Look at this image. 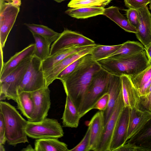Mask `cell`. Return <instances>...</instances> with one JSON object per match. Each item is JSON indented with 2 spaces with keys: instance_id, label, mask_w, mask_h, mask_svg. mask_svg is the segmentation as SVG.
Listing matches in <instances>:
<instances>
[{
  "instance_id": "6da1fadb",
  "label": "cell",
  "mask_w": 151,
  "mask_h": 151,
  "mask_svg": "<svg viewBox=\"0 0 151 151\" xmlns=\"http://www.w3.org/2000/svg\"><path fill=\"white\" fill-rule=\"evenodd\" d=\"M102 68L97 62L93 60L91 53L87 54L77 68L61 81L66 96L78 110L94 75Z\"/></svg>"
},
{
  "instance_id": "7a4b0ae2",
  "label": "cell",
  "mask_w": 151,
  "mask_h": 151,
  "mask_svg": "<svg viewBox=\"0 0 151 151\" xmlns=\"http://www.w3.org/2000/svg\"><path fill=\"white\" fill-rule=\"evenodd\" d=\"M97 62L110 74L120 76H135L150 63L145 50L131 55L115 58H107Z\"/></svg>"
},
{
  "instance_id": "3957f363",
  "label": "cell",
  "mask_w": 151,
  "mask_h": 151,
  "mask_svg": "<svg viewBox=\"0 0 151 151\" xmlns=\"http://www.w3.org/2000/svg\"><path fill=\"white\" fill-rule=\"evenodd\" d=\"M0 113L4 118L6 137L8 144L15 146L29 142L25 128L28 121L24 119L16 108L8 102L1 101Z\"/></svg>"
},
{
  "instance_id": "277c9868",
  "label": "cell",
  "mask_w": 151,
  "mask_h": 151,
  "mask_svg": "<svg viewBox=\"0 0 151 151\" xmlns=\"http://www.w3.org/2000/svg\"><path fill=\"white\" fill-rule=\"evenodd\" d=\"M109 75L102 68L94 75L78 110L82 117L92 109L98 100L108 92Z\"/></svg>"
},
{
  "instance_id": "5b68a950",
  "label": "cell",
  "mask_w": 151,
  "mask_h": 151,
  "mask_svg": "<svg viewBox=\"0 0 151 151\" xmlns=\"http://www.w3.org/2000/svg\"><path fill=\"white\" fill-rule=\"evenodd\" d=\"M25 131L27 136L36 139H58L64 134L62 127L57 119L47 117L37 122L28 121Z\"/></svg>"
},
{
  "instance_id": "8992f818",
  "label": "cell",
  "mask_w": 151,
  "mask_h": 151,
  "mask_svg": "<svg viewBox=\"0 0 151 151\" xmlns=\"http://www.w3.org/2000/svg\"><path fill=\"white\" fill-rule=\"evenodd\" d=\"M42 60L33 55L17 90L18 95L23 91L32 92L46 88Z\"/></svg>"
},
{
  "instance_id": "52a82bcc",
  "label": "cell",
  "mask_w": 151,
  "mask_h": 151,
  "mask_svg": "<svg viewBox=\"0 0 151 151\" xmlns=\"http://www.w3.org/2000/svg\"><path fill=\"white\" fill-rule=\"evenodd\" d=\"M32 56L23 62L3 80L0 81V100L12 99L16 101L17 90Z\"/></svg>"
},
{
  "instance_id": "ba28073f",
  "label": "cell",
  "mask_w": 151,
  "mask_h": 151,
  "mask_svg": "<svg viewBox=\"0 0 151 151\" xmlns=\"http://www.w3.org/2000/svg\"><path fill=\"white\" fill-rule=\"evenodd\" d=\"M92 40L77 32L65 29L51 45L50 55L62 49L73 47L87 46L96 44Z\"/></svg>"
},
{
  "instance_id": "9c48e42d",
  "label": "cell",
  "mask_w": 151,
  "mask_h": 151,
  "mask_svg": "<svg viewBox=\"0 0 151 151\" xmlns=\"http://www.w3.org/2000/svg\"><path fill=\"white\" fill-rule=\"evenodd\" d=\"M19 7L11 3L0 1V42L3 48L8 35L16 21Z\"/></svg>"
},
{
  "instance_id": "30bf717a",
  "label": "cell",
  "mask_w": 151,
  "mask_h": 151,
  "mask_svg": "<svg viewBox=\"0 0 151 151\" xmlns=\"http://www.w3.org/2000/svg\"><path fill=\"white\" fill-rule=\"evenodd\" d=\"M124 106L122 92L118 99L113 111L104 126L101 140L95 151H109L113 134L118 119Z\"/></svg>"
},
{
  "instance_id": "8fae6325",
  "label": "cell",
  "mask_w": 151,
  "mask_h": 151,
  "mask_svg": "<svg viewBox=\"0 0 151 151\" xmlns=\"http://www.w3.org/2000/svg\"><path fill=\"white\" fill-rule=\"evenodd\" d=\"M125 144L131 146L137 151H151V113Z\"/></svg>"
},
{
  "instance_id": "7c38bea8",
  "label": "cell",
  "mask_w": 151,
  "mask_h": 151,
  "mask_svg": "<svg viewBox=\"0 0 151 151\" xmlns=\"http://www.w3.org/2000/svg\"><path fill=\"white\" fill-rule=\"evenodd\" d=\"M130 110L127 106H124L122 109L113 134L109 151H115L127 142Z\"/></svg>"
},
{
  "instance_id": "4fadbf2b",
  "label": "cell",
  "mask_w": 151,
  "mask_h": 151,
  "mask_svg": "<svg viewBox=\"0 0 151 151\" xmlns=\"http://www.w3.org/2000/svg\"><path fill=\"white\" fill-rule=\"evenodd\" d=\"M34 103V110L30 122L40 121L48 115L50 107V90L48 87L31 92Z\"/></svg>"
},
{
  "instance_id": "5bb4252c",
  "label": "cell",
  "mask_w": 151,
  "mask_h": 151,
  "mask_svg": "<svg viewBox=\"0 0 151 151\" xmlns=\"http://www.w3.org/2000/svg\"><path fill=\"white\" fill-rule=\"evenodd\" d=\"M96 45H91L84 50L69 55L49 69L44 71L46 88L48 87L57 79L59 74L68 65L77 59L91 53Z\"/></svg>"
},
{
  "instance_id": "9a60e30c",
  "label": "cell",
  "mask_w": 151,
  "mask_h": 151,
  "mask_svg": "<svg viewBox=\"0 0 151 151\" xmlns=\"http://www.w3.org/2000/svg\"><path fill=\"white\" fill-rule=\"evenodd\" d=\"M122 92V83L121 76L110 74L108 93L109 101L106 109L103 111L104 126L108 121L115 107L118 99Z\"/></svg>"
},
{
  "instance_id": "2e32d148",
  "label": "cell",
  "mask_w": 151,
  "mask_h": 151,
  "mask_svg": "<svg viewBox=\"0 0 151 151\" xmlns=\"http://www.w3.org/2000/svg\"><path fill=\"white\" fill-rule=\"evenodd\" d=\"M138 9L139 23L135 34L137 39L145 47L151 42V14L147 6Z\"/></svg>"
},
{
  "instance_id": "e0dca14e",
  "label": "cell",
  "mask_w": 151,
  "mask_h": 151,
  "mask_svg": "<svg viewBox=\"0 0 151 151\" xmlns=\"http://www.w3.org/2000/svg\"><path fill=\"white\" fill-rule=\"evenodd\" d=\"M35 43L31 44L22 50L16 52L5 63L0 73V81L3 80L25 60L33 55Z\"/></svg>"
},
{
  "instance_id": "ac0fdd59",
  "label": "cell",
  "mask_w": 151,
  "mask_h": 151,
  "mask_svg": "<svg viewBox=\"0 0 151 151\" xmlns=\"http://www.w3.org/2000/svg\"><path fill=\"white\" fill-rule=\"evenodd\" d=\"M90 139L89 150L95 151L101 140L104 127V112L100 110L93 116L89 122Z\"/></svg>"
},
{
  "instance_id": "d6986e66",
  "label": "cell",
  "mask_w": 151,
  "mask_h": 151,
  "mask_svg": "<svg viewBox=\"0 0 151 151\" xmlns=\"http://www.w3.org/2000/svg\"><path fill=\"white\" fill-rule=\"evenodd\" d=\"M122 92L124 106L132 109L136 107L139 96L137 89L133 84L130 76H121Z\"/></svg>"
},
{
  "instance_id": "ffe728a7",
  "label": "cell",
  "mask_w": 151,
  "mask_h": 151,
  "mask_svg": "<svg viewBox=\"0 0 151 151\" xmlns=\"http://www.w3.org/2000/svg\"><path fill=\"white\" fill-rule=\"evenodd\" d=\"M91 45L78 46L64 48L50 55L42 60V66L43 70L44 72L47 70L69 55L84 50Z\"/></svg>"
},
{
  "instance_id": "44dd1931",
  "label": "cell",
  "mask_w": 151,
  "mask_h": 151,
  "mask_svg": "<svg viewBox=\"0 0 151 151\" xmlns=\"http://www.w3.org/2000/svg\"><path fill=\"white\" fill-rule=\"evenodd\" d=\"M82 117L69 97L66 96L64 110L61 118L62 127L77 128Z\"/></svg>"
},
{
  "instance_id": "7402d4cb",
  "label": "cell",
  "mask_w": 151,
  "mask_h": 151,
  "mask_svg": "<svg viewBox=\"0 0 151 151\" xmlns=\"http://www.w3.org/2000/svg\"><path fill=\"white\" fill-rule=\"evenodd\" d=\"M103 15L114 21L125 31L135 34L137 32V29L120 12L118 7L111 6L105 8Z\"/></svg>"
},
{
  "instance_id": "603a6c76",
  "label": "cell",
  "mask_w": 151,
  "mask_h": 151,
  "mask_svg": "<svg viewBox=\"0 0 151 151\" xmlns=\"http://www.w3.org/2000/svg\"><path fill=\"white\" fill-rule=\"evenodd\" d=\"M35 151H67V145L55 138L37 139L35 143Z\"/></svg>"
},
{
  "instance_id": "cb8c5ba5",
  "label": "cell",
  "mask_w": 151,
  "mask_h": 151,
  "mask_svg": "<svg viewBox=\"0 0 151 151\" xmlns=\"http://www.w3.org/2000/svg\"><path fill=\"white\" fill-rule=\"evenodd\" d=\"M22 114L30 121L34 110V103L31 92L23 91L19 93L15 101Z\"/></svg>"
},
{
  "instance_id": "d4e9b609",
  "label": "cell",
  "mask_w": 151,
  "mask_h": 151,
  "mask_svg": "<svg viewBox=\"0 0 151 151\" xmlns=\"http://www.w3.org/2000/svg\"><path fill=\"white\" fill-rule=\"evenodd\" d=\"M144 50L145 47L141 43L137 41H127L122 43L118 50L107 58H115L129 56Z\"/></svg>"
},
{
  "instance_id": "484cf974",
  "label": "cell",
  "mask_w": 151,
  "mask_h": 151,
  "mask_svg": "<svg viewBox=\"0 0 151 151\" xmlns=\"http://www.w3.org/2000/svg\"><path fill=\"white\" fill-rule=\"evenodd\" d=\"M105 8L103 7H83L70 8L65 12L70 17L77 19H86L99 15H103Z\"/></svg>"
},
{
  "instance_id": "4316f807",
  "label": "cell",
  "mask_w": 151,
  "mask_h": 151,
  "mask_svg": "<svg viewBox=\"0 0 151 151\" xmlns=\"http://www.w3.org/2000/svg\"><path fill=\"white\" fill-rule=\"evenodd\" d=\"M150 113L142 111L136 107L130 109L127 140L141 127Z\"/></svg>"
},
{
  "instance_id": "83f0119b",
  "label": "cell",
  "mask_w": 151,
  "mask_h": 151,
  "mask_svg": "<svg viewBox=\"0 0 151 151\" xmlns=\"http://www.w3.org/2000/svg\"><path fill=\"white\" fill-rule=\"evenodd\" d=\"M24 25L32 34H35L42 36L51 44L58 39L61 34L43 25L27 23H25Z\"/></svg>"
},
{
  "instance_id": "f1b7e54d",
  "label": "cell",
  "mask_w": 151,
  "mask_h": 151,
  "mask_svg": "<svg viewBox=\"0 0 151 151\" xmlns=\"http://www.w3.org/2000/svg\"><path fill=\"white\" fill-rule=\"evenodd\" d=\"M35 40V49L33 55L42 60L50 55L51 44L45 38L35 34H32Z\"/></svg>"
},
{
  "instance_id": "f546056e",
  "label": "cell",
  "mask_w": 151,
  "mask_h": 151,
  "mask_svg": "<svg viewBox=\"0 0 151 151\" xmlns=\"http://www.w3.org/2000/svg\"><path fill=\"white\" fill-rule=\"evenodd\" d=\"M122 45V44L114 45L96 44L91 52L92 59L97 62L106 58L116 52Z\"/></svg>"
},
{
  "instance_id": "4dcf8cb0",
  "label": "cell",
  "mask_w": 151,
  "mask_h": 151,
  "mask_svg": "<svg viewBox=\"0 0 151 151\" xmlns=\"http://www.w3.org/2000/svg\"><path fill=\"white\" fill-rule=\"evenodd\" d=\"M111 0H71L68 4L70 8L100 7H104L108 5Z\"/></svg>"
},
{
  "instance_id": "1f68e13d",
  "label": "cell",
  "mask_w": 151,
  "mask_h": 151,
  "mask_svg": "<svg viewBox=\"0 0 151 151\" xmlns=\"http://www.w3.org/2000/svg\"><path fill=\"white\" fill-rule=\"evenodd\" d=\"M131 77L137 90L141 88L151 78V63L144 70Z\"/></svg>"
},
{
  "instance_id": "d6a6232c",
  "label": "cell",
  "mask_w": 151,
  "mask_h": 151,
  "mask_svg": "<svg viewBox=\"0 0 151 151\" xmlns=\"http://www.w3.org/2000/svg\"><path fill=\"white\" fill-rule=\"evenodd\" d=\"M136 108L142 112L151 113V92L139 97Z\"/></svg>"
},
{
  "instance_id": "836d02e7",
  "label": "cell",
  "mask_w": 151,
  "mask_h": 151,
  "mask_svg": "<svg viewBox=\"0 0 151 151\" xmlns=\"http://www.w3.org/2000/svg\"><path fill=\"white\" fill-rule=\"evenodd\" d=\"M86 55L77 59L68 65L59 74L57 78V79H59L61 81L66 78L85 59Z\"/></svg>"
},
{
  "instance_id": "e575fe53",
  "label": "cell",
  "mask_w": 151,
  "mask_h": 151,
  "mask_svg": "<svg viewBox=\"0 0 151 151\" xmlns=\"http://www.w3.org/2000/svg\"><path fill=\"white\" fill-rule=\"evenodd\" d=\"M90 139V127L88 125L85 134L81 141L75 147L68 151H89Z\"/></svg>"
},
{
  "instance_id": "d590c367",
  "label": "cell",
  "mask_w": 151,
  "mask_h": 151,
  "mask_svg": "<svg viewBox=\"0 0 151 151\" xmlns=\"http://www.w3.org/2000/svg\"><path fill=\"white\" fill-rule=\"evenodd\" d=\"M127 17L130 24L137 30L139 25V17L138 9L129 8L126 10Z\"/></svg>"
},
{
  "instance_id": "8d00e7d4",
  "label": "cell",
  "mask_w": 151,
  "mask_h": 151,
  "mask_svg": "<svg viewBox=\"0 0 151 151\" xmlns=\"http://www.w3.org/2000/svg\"><path fill=\"white\" fill-rule=\"evenodd\" d=\"M125 6L129 8L139 9L147 6L151 0H124Z\"/></svg>"
},
{
  "instance_id": "74e56055",
  "label": "cell",
  "mask_w": 151,
  "mask_h": 151,
  "mask_svg": "<svg viewBox=\"0 0 151 151\" xmlns=\"http://www.w3.org/2000/svg\"><path fill=\"white\" fill-rule=\"evenodd\" d=\"M109 99L108 92L104 94L99 99L93 106L92 109H98L104 111L107 108Z\"/></svg>"
},
{
  "instance_id": "f35d334b",
  "label": "cell",
  "mask_w": 151,
  "mask_h": 151,
  "mask_svg": "<svg viewBox=\"0 0 151 151\" xmlns=\"http://www.w3.org/2000/svg\"><path fill=\"white\" fill-rule=\"evenodd\" d=\"M5 123L3 117L0 113V144L5 145L6 141Z\"/></svg>"
},
{
  "instance_id": "ab89813d",
  "label": "cell",
  "mask_w": 151,
  "mask_h": 151,
  "mask_svg": "<svg viewBox=\"0 0 151 151\" xmlns=\"http://www.w3.org/2000/svg\"><path fill=\"white\" fill-rule=\"evenodd\" d=\"M147 55L151 63V42L145 47Z\"/></svg>"
},
{
  "instance_id": "60d3db41",
  "label": "cell",
  "mask_w": 151,
  "mask_h": 151,
  "mask_svg": "<svg viewBox=\"0 0 151 151\" xmlns=\"http://www.w3.org/2000/svg\"><path fill=\"white\" fill-rule=\"evenodd\" d=\"M0 73L1 72L3 69L4 63L3 61V48L0 46Z\"/></svg>"
},
{
  "instance_id": "b9f144b4",
  "label": "cell",
  "mask_w": 151,
  "mask_h": 151,
  "mask_svg": "<svg viewBox=\"0 0 151 151\" xmlns=\"http://www.w3.org/2000/svg\"><path fill=\"white\" fill-rule=\"evenodd\" d=\"M12 4L15 6L19 7L21 4V0H13Z\"/></svg>"
},
{
  "instance_id": "7bdbcfd3",
  "label": "cell",
  "mask_w": 151,
  "mask_h": 151,
  "mask_svg": "<svg viewBox=\"0 0 151 151\" xmlns=\"http://www.w3.org/2000/svg\"><path fill=\"white\" fill-rule=\"evenodd\" d=\"M22 150L23 151H35L34 149H33L32 146L29 145L27 147L23 149Z\"/></svg>"
},
{
  "instance_id": "ee69618b",
  "label": "cell",
  "mask_w": 151,
  "mask_h": 151,
  "mask_svg": "<svg viewBox=\"0 0 151 151\" xmlns=\"http://www.w3.org/2000/svg\"><path fill=\"white\" fill-rule=\"evenodd\" d=\"M5 149L4 145L0 144V151H5Z\"/></svg>"
},
{
  "instance_id": "f6af8a7d",
  "label": "cell",
  "mask_w": 151,
  "mask_h": 151,
  "mask_svg": "<svg viewBox=\"0 0 151 151\" xmlns=\"http://www.w3.org/2000/svg\"><path fill=\"white\" fill-rule=\"evenodd\" d=\"M0 1H4L7 2L11 3L13 0H0Z\"/></svg>"
},
{
  "instance_id": "bcb514c9",
  "label": "cell",
  "mask_w": 151,
  "mask_h": 151,
  "mask_svg": "<svg viewBox=\"0 0 151 151\" xmlns=\"http://www.w3.org/2000/svg\"><path fill=\"white\" fill-rule=\"evenodd\" d=\"M53 0L55 1H56L57 2L60 3V2H62L63 1L66 0Z\"/></svg>"
},
{
  "instance_id": "7dc6e473",
  "label": "cell",
  "mask_w": 151,
  "mask_h": 151,
  "mask_svg": "<svg viewBox=\"0 0 151 151\" xmlns=\"http://www.w3.org/2000/svg\"><path fill=\"white\" fill-rule=\"evenodd\" d=\"M151 92V86H150V88H149V91H148V93H149V92Z\"/></svg>"
},
{
  "instance_id": "c3c4849f",
  "label": "cell",
  "mask_w": 151,
  "mask_h": 151,
  "mask_svg": "<svg viewBox=\"0 0 151 151\" xmlns=\"http://www.w3.org/2000/svg\"><path fill=\"white\" fill-rule=\"evenodd\" d=\"M150 10L151 12V3H150Z\"/></svg>"
},
{
  "instance_id": "681fc988",
  "label": "cell",
  "mask_w": 151,
  "mask_h": 151,
  "mask_svg": "<svg viewBox=\"0 0 151 151\" xmlns=\"http://www.w3.org/2000/svg\"><path fill=\"white\" fill-rule=\"evenodd\" d=\"M150 3H151V2H150Z\"/></svg>"
}]
</instances>
